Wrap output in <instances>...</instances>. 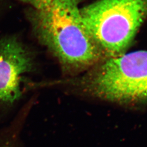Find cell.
Returning a JSON list of instances; mask_svg holds the SVG:
<instances>
[{
    "mask_svg": "<svg viewBox=\"0 0 147 147\" xmlns=\"http://www.w3.org/2000/svg\"><path fill=\"white\" fill-rule=\"evenodd\" d=\"M80 1L53 0L27 11L33 36L56 59L64 76H73L106 58L84 26Z\"/></svg>",
    "mask_w": 147,
    "mask_h": 147,
    "instance_id": "obj_1",
    "label": "cell"
},
{
    "mask_svg": "<svg viewBox=\"0 0 147 147\" xmlns=\"http://www.w3.org/2000/svg\"><path fill=\"white\" fill-rule=\"evenodd\" d=\"M84 76L51 82L53 89L80 91L121 103L147 101V51L107 57Z\"/></svg>",
    "mask_w": 147,
    "mask_h": 147,
    "instance_id": "obj_2",
    "label": "cell"
},
{
    "mask_svg": "<svg viewBox=\"0 0 147 147\" xmlns=\"http://www.w3.org/2000/svg\"><path fill=\"white\" fill-rule=\"evenodd\" d=\"M84 26L105 57L125 53L147 16V0H98L80 8Z\"/></svg>",
    "mask_w": 147,
    "mask_h": 147,
    "instance_id": "obj_3",
    "label": "cell"
},
{
    "mask_svg": "<svg viewBox=\"0 0 147 147\" xmlns=\"http://www.w3.org/2000/svg\"><path fill=\"white\" fill-rule=\"evenodd\" d=\"M37 68L36 52L16 35L0 37V116L24 97Z\"/></svg>",
    "mask_w": 147,
    "mask_h": 147,
    "instance_id": "obj_4",
    "label": "cell"
},
{
    "mask_svg": "<svg viewBox=\"0 0 147 147\" xmlns=\"http://www.w3.org/2000/svg\"><path fill=\"white\" fill-rule=\"evenodd\" d=\"M32 107L31 103L26 102L11 124L0 133V147H19L20 131Z\"/></svg>",
    "mask_w": 147,
    "mask_h": 147,
    "instance_id": "obj_5",
    "label": "cell"
},
{
    "mask_svg": "<svg viewBox=\"0 0 147 147\" xmlns=\"http://www.w3.org/2000/svg\"><path fill=\"white\" fill-rule=\"evenodd\" d=\"M20 2L27 5L30 8L38 9L50 4L53 0H19Z\"/></svg>",
    "mask_w": 147,
    "mask_h": 147,
    "instance_id": "obj_6",
    "label": "cell"
}]
</instances>
